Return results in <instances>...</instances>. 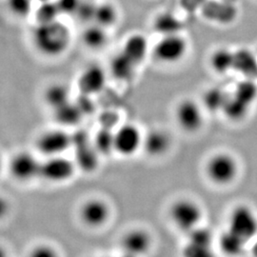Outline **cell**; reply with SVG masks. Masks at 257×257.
Wrapping results in <instances>:
<instances>
[{
    "label": "cell",
    "mask_w": 257,
    "mask_h": 257,
    "mask_svg": "<svg viewBox=\"0 0 257 257\" xmlns=\"http://www.w3.org/2000/svg\"><path fill=\"white\" fill-rule=\"evenodd\" d=\"M96 5L97 3L92 0H81L74 17L82 24H92L94 20Z\"/></svg>",
    "instance_id": "obj_33"
},
{
    "label": "cell",
    "mask_w": 257,
    "mask_h": 257,
    "mask_svg": "<svg viewBox=\"0 0 257 257\" xmlns=\"http://www.w3.org/2000/svg\"><path fill=\"white\" fill-rule=\"evenodd\" d=\"M92 145L100 156L114 153V134L110 130L102 128L97 132L92 140Z\"/></svg>",
    "instance_id": "obj_29"
},
{
    "label": "cell",
    "mask_w": 257,
    "mask_h": 257,
    "mask_svg": "<svg viewBox=\"0 0 257 257\" xmlns=\"http://www.w3.org/2000/svg\"><path fill=\"white\" fill-rule=\"evenodd\" d=\"M107 83V72L98 63L84 67L77 77L76 86L80 94L93 96L101 92Z\"/></svg>",
    "instance_id": "obj_11"
},
{
    "label": "cell",
    "mask_w": 257,
    "mask_h": 257,
    "mask_svg": "<svg viewBox=\"0 0 257 257\" xmlns=\"http://www.w3.org/2000/svg\"><path fill=\"white\" fill-rule=\"evenodd\" d=\"M100 156L93 145H82L77 149L76 159L74 160L77 169L86 172H92L98 165V156Z\"/></svg>",
    "instance_id": "obj_26"
},
{
    "label": "cell",
    "mask_w": 257,
    "mask_h": 257,
    "mask_svg": "<svg viewBox=\"0 0 257 257\" xmlns=\"http://www.w3.org/2000/svg\"><path fill=\"white\" fill-rule=\"evenodd\" d=\"M0 257H10L9 251L8 249L0 245Z\"/></svg>",
    "instance_id": "obj_37"
},
{
    "label": "cell",
    "mask_w": 257,
    "mask_h": 257,
    "mask_svg": "<svg viewBox=\"0 0 257 257\" xmlns=\"http://www.w3.org/2000/svg\"><path fill=\"white\" fill-rule=\"evenodd\" d=\"M98 257H108V256H98Z\"/></svg>",
    "instance_id": "obj_41"
},
{
    "label": "cell",
    "mask_w": 257,
    "mask_h": 257,
    "mask_svg": "<svg viewBox=\"0 0 257 257\" xmlns=\"http://www.w3.org/2000/svg\"><path fill=\"white\" fill-rule=\"evenodd\" d=\"M232 70L251 78L257 74V56L248 49L241 48L234 51Z\"/></svg>",
    "instance_id": "obj_20"
},
{
    "label": "cell",
    "mask_w": 257,
    "mask_h": 257,
    "mask_svg": "<svg viewBox=\"0 0 257 257\" xmlns=\"http://www.w3.org/2000/svg\"><path fill=\"white\" fill-rule=\"evenodd\" d=\"M172 140L168 133L160 128H154L143 137L142 149L151 157L164 156L170 150Z\"/></svg>",
    "instance_id": "obj_14"
},
{
    "label": "cell",
    "mask_w": 257,
    "mask_h": 257,
    "mask_svg": "<svg viewBox=\"0 0 257 257\" xmlns=\"http://www.w3.org/2000/svg\"><path fill=\"white\" fill-rule=\"evenodd\" d=\"M154 30L162 37L180 34L182 30V22L174 14L163 12L157 15L153 23Z\"/></svg>",
    "instance_id": "obj_22"
},
{
    "label": "cell",
    "mask_w": 257,
    "mask_h": 257,
    "mask_svg": "<svg viewBox=\"0 0 257 257\" xmlns=\"http://www.w3.org/2000/svg\"><path fill=\"white\" fill-rule=\"evenodd\" d=\"M72 32L64 22L57 19L53 22L37 24L31 40L39 55L47 58H57L64 55L72 44Z\"/></svg>",
    "instance_id": "obj_1"
},
{
    "label": "cell",
    "mask_w": 257,
    "mask_h": 257,
    "mask_svg": "<svg viewBox=\"0 0 257 257\" xmlns=\"http://www.w3.org/2000/svg\"><path fill=\"white\" fill-rule=\"evenodd\" d=\"M72 146L73 136L62 127L46 130L40 133L36 139L37 151L45 157L64 156Z\"/></svg>",
    "instance_id": "obj_5"
},
{
    "label": "cell",
    "mask_w": 257,
    "mask_h": 257,
    "mask_svg": "<svg viewBox=\"0 0 257 257\" xmlns=\"http://www.w3.org/2000/svg\"><path fill=\"white\" fill-rule=\"evenodd\" d=\"M227 229L245 241H250L257 235L256 213L247 205H237L230 212Z\"/></svg>",
    "instance_id": "obj_8"
},
{
    "label": "cell",
    "mask_w": 257,
    "mask_h": 257,
    "mask_svg": "<svg viewBox=\"0 0 257 257\" xmlns=\"http://www.w3.org/2000/svg\"><path fill=\"white\" fill-rule=\"evenodd\" d=\"M2 168H3V159H2V156L0 155V174L2 172Z\"/></svg>",
    "instance_id": "obj_38"
},
{
    "label": "cell",
    "mask_w": 257,
    "mask_h": 257,
    "mask_svg": "<svg viewBox=\"0 0 257 257\" xmlns=\"http://www.w3.org/2000/svg\"><path fill=\"white\" fill-rule=\"evenodd\" d=\"M11 211V203L7 197L0 194V222L9 216Z\"/></svg>",
    "instance_id": "obj_36"
},
{
    "label": "cell",
    "mask_w": 257,
    "mask_h": 257,
    "mask_svg": "<svg viewBox=\"0 0 257 257\" xmlns=\"http://www.w3.org/2000/svg\"><path fill=\"white\" fill-rule=\"evenodd\" d=\"M169 215L178 230L188 233L199 226L202 220V208L193 200L182 198L171 205Z\"/></svg>",
    "instance_id": "obj_2"
},
{
    "label": "cell",
    "mask_w": 257,
    "mask_h": 257,
    "mask_svg": "<svg viewBox=\"0 0 257 257\" xmlns=\"http://www.w3.org/2000/svg\"><path fill=\"white\" fill-rule=\"evenodd\" d=\"M123 257H134V256H131V255H128V254H123Z\"/></svg>",
    "instance_id": "obj_40"
},
{
    "label": "cell",
    "mask_w": 257,
    "mask_h": 257,
    "mask_svg": "<svg viewBox=\"0 0 257 257\" xmlns=\"http://www.w3.org/2000/svg\"><path fill=\"white\" fill-rule=\"evenodd\" d=\"M234 52L229 48H218L214 50L210 57L211 69L216 74H225L233 68Z\"/></svg>",
    "instance_id": "obj_24"
},
{
    "label": "cell",
    "mask_w": 257,
    "mask_h": 257,
    "mask_svg": "<svg viewBox=\"0 0 257 257\" xmlns=\"http://www.w3.org/2000/svg\"><path fill=\"white\" fill-rule=\"evenodd\" d=\"M54 118L60 127H72L77 125L82 119V109L77 102L69 101L53 110Z\"/></svg>",
    "instance_id": "obj_19"
},
{
    "label": "cell",
    "mask_w": 257,
    "mask_h": 257,
    "mask_svg": "<svg viewBox=\"0 0 257 257\" xmlns=\"http://www.w3.org/2000/svg\"><path fill=\"white\" fill-rule=\"evenodd\" d=\"M124 254L141 257L147 254L153 245V238L147 230L135 228L126 231L120 241Z\"/></svg>",
    "instance_id": "obj_13"
},
{
    "label": "cell",
    "mask_w": 257,
    "mask_h": 257,
    "mask_svg": "<svg viewBox=\"0 0 257 257\" xmlns=\"http://www.w3.org/2000/svg\"><path fill=\"white\" fill-rule=\"evenodd\" d=\"M229 95L230 94L220 87H211L204 93L203 105L212 113L222 111Z\"/></svg>",
    "instance_id": "obj_25"
},
{
    "label": "cell",
    "mask_w": 257,
    "mask_h": 257,
    "mask_svg": "<svg viewBox=\"0 0 257 257\" xmlns=\"http://www.w3.org/2000/svg\"><path fill=\"white\" fill-rule=\"evenodd\" d=\"M247 243V241L228 229L221 233L218 241L221 251L229 257L239 256L243 252Z\"/></svg>",
    "instance_id": "obj_23"
},
{
    "label": "cell",
    "mask_w": 257,
    "mask_h": 257,
    "mask_svg": "<svg viewBox=\"0 0 257 257\" xmlns=\"http://www.w3.org/2000/svg\"><path fill=\"white\" fill-rule=\"evenodd\" d=\"M175 119L184 132L193 134L202 128L203 110L200 105L193 99H184L176 107Z\"/></svg>",
    "instance_id": "obj_12"
},
{
    "label": "cell",
    "mask_w": 257,
    "mask_h": 257,
    "mask_svg": "<svg viewBox=\"0 0 257 257\" xmlns=\"http://www.w3.org/2000/svg\"><path fill=\"white\" fill-rule=\"evenodd\" d=\"M114 153L124 157L136 155L142 148L143 135L137 125L125 123L114 132Z\"/></svg>",
    "instance_id": "obj_10"
},
{
    "label": "cell",
    "mask_w": 257,
    "mask_h": 257,
    "mask_svg": "<svg viewBox=\"0 0 257 257\" xmlns=\"http://www.w3.org/2000/svg\"><path fill=\"white\" fill-rule=\"evenodd\" d=\"M239 165L236 159L227 153L211 156L206 164V175L209 180L218 186H227L237 177Z\"/></svg>",
    "instance_id": "obj_3"
},
{
    "label": "cell",
    "mask_w": 257,
    "mask_h": 257,
    "mask_svg": "<svg viewBox=\"0 0 257 257\" xmlns=\"http://www.w3.org/2000/svg\"><path fill=\"white\" fill-rule=\"evenodd\" d=\"M76 170L74 160L65 156L45 157L41 161L39 178L47 183H66L74 177Z\"/></svg>",
    "instance_id": "obj_4"
},
{
    "label": "cell",
    "mask_w": 257,
    "mask_h": 257,
    "mask_svg": "<svg viewBox=\"0 0 257 257\" xmlns=\"http://www.w3.org/2000/svg\"><path fill=\"white\" fill-rule=\"evenodd\" d=\"M35 2H37V3H42V2H46V1H50V0H34Z\"/></svg>",
    "instance_id": "obj_39"
},
{
    "label": "cell",
    "mask_w": 257,
    "mask_h": 257,
    "mask_svg": "<svg viewBox=\"0 0 257 257\" xmlns=\"http://www.w3.org/2000/svg\"><path fill=\"white\" fill-rule=\"evenodd\" d=\"M138 65L136 64L128 56L120 50L117 54L110 59V74L117 81L126 82L134 78Z\"/></svg>",
    "instance_id": "obj_16"
},
{
    "label": "cell",
    "mask_w": 257,
    "mask_h": 257,
    "mask_svg": "<svg viewBox=\"0 0 257 257\" xmlns=\"http://www.w3.org/2000/svg\"><path fill=\"white\" fill-rule=\"evenodd\" d=\"M189 43L180 34L162 37L156 43L153 54L157 61L164 64H175L182 60L188 52Z\"/></svg>",
    "instance_id": "obj_9"
},
{
    "label": "cell",
    "mask_w": 257,
    "mask_h": 257,
    "mask_svg": "<svg viewBox=\"0 0 257 257\" xmlns=\"http://www.w3.org/2000/svg\"><path fill=\"white\" fill-rule=\"evenodd\" d=\"M230 94L250 107L256 100L257 84L251 78H247L240 81Z\"/></svg>",
    "instance_id": "obj_28"
},
{
    "label": "cell",
    "mask_w": 257,
    "mask_h": 257,
    "mask_svg": "<svg viewBox=\"0 0 257 257\" xmlns=\"http://www.w3.org/2000/svg\"><path fill=\"white\" fill-rule=\"evenodd\" d=\"M84 46L91 51H101L109 43L108 30L95 23L86 25L81 34Z\"/></svg>",
    "instance_id": "obj_18"
},
{
    "label": "cell",
    "mask_w": 257,
    "mask_h": 257,
    "mask_svg": "<svg viewBox=\"0 0 257 257\" xmlns=\"http://www.w3.org/2000/svg\"><path fill=\"white\" fill-rule=\"evenodd\" d=\"M34 0H6L10 13L19 19H25L34 14Z\"/></svg>",
    "instance_id": "obj_32"
},
{
    "label": "cell",
    "mask_w": 257,
    "mask_h": 257,
    "mask_svg": "<svg viewBox=\"0 0 257 257\" xmlns=\"http://www.w3.org/2000/svg\"><path fill=\"white\" fill-rule=\"evenodd\" d=\"M27 257H60V253L53 245L39 243L29 250Z\"/></svg>",
    "instance_id": "obj_34"
},
{
    "label": "cell",
    "mask_w": 257,
    "mask_h": 257,
    "mask_svg": "<svg viewBox=\"0 0 257 257\" xmlns=\"http://www.w3.org/2000/svg\"><path fill=\"white\" fill-rule=\"evenodd\" d=\"M41 160L29 151H20L11 157L8 170L11 176L20 183H29L39 178Z\"/></svg>",
    "instance_id": "obj_6"
},
{
    "label": "cell",
    "mask_w": 257,
    "mask_h": 257,
    "mask_svg": "<svg viewBox=\"0 0 257 257\" xmlns=\"http://www.w3.org/2000/svg\"><path fill=\"white\" fill-rule=\"evenodd\" d=\"M34 16L37 24H44L59 19L61 13L55 0H50L38 3L37 9L34 11Z\"/></svg>",
    "instance_id": "obj_27"
},
{
    "label": "cell",
    "mask_w": 257,
    "mask_h": 257,
    "mask_svg": "<svg viewBox=\"0 0 257 257\" xmlns=\"http://www.w3.org/2000/svg\"><path fill=\"white\" fill-rule=\"evenodd\" d=\"M121 51L138 66L141 64L146 59L149 51L147 37L139 33L130 35L125 39Z\"/></svg>",
    "instance_id": "obj_15"
},
{
    "label": "cell",
    "mask_w": 257,
    "mask_h": 257,
    "mask_svg": "<svg viewBox=\"0 0 257 257\" xmlns=\"http://www.w3.org/2000/svg\"><path fill=\"white\" fill-rule=\"evenodd\" d=\"M42 99L50 109L55 110L72 100L71 89L65 83H52L44 89Z\"/></svg>",
    "instance_id": "obj_17"
},
{
    "label": "cell",
    "mask_w": 257,
    "mask_h": 257,
    "mask_svg": "<svg viewBox=\"0 0 257 257\" xmlns=\"http://www.w3.org/2000/svg\"><path fill=\"white\" fill-rule=\"evenodd\" d=\"M119 19V11L116 5L110 1L97 3L93 23L109 30L113 27Z\"/></svg>",
    "instance_id": "obj_21"
},
{
    "label": "cell",
    "mask_w": 257,
    "mask_h": 257,
    "mask_svg": "<svg viewBox=\"0 0 257 257\" xmlns=\"http://www.w3.org/2000/svg\"><path fill=\"white\" fill-rule=\"evenodd\" d=\"M182 257H216L212 245L200 244L187 240L182 249Z\"/></svg>",
    "instance_id": "obj_31"
},
{
    "label": "cell",
    "mask_w": 257,
    "mask_h": 257,
    "mask_svg": "<svg viewBox=\"0 0 257 257\" xmlns=\"http://www.w3.org/2000/svg\"><path fill=\"white\" fill-rule=\"evenodd\" d=\"M61 15L74 16L79 7L81 0H55Z\"/></svg>",
    "instance_id": "obj_35"
},
{
    "label": "cell",
    "mask_w": 257,
    "mask_h": 257,
    "mask_svg": "<svg viewBox=\"0 0 257 257\" xmlns=\"http://www.w3.org/2000/svg\"><path fill=\"white\" fill-rule=\"evenodd\" d=\"M110 204L100 197H91L80 205L78 217L83 225L89 229L97 230L104 227L110 218Z\"/></svg>",
    "instance_id": "obj_7"
},
{
    "label": "cell",
    "mask_w": 257,
    "mask_h": 257,
    "mask_svg": "<svg viewBox=\"0 0 257 257\" xmlns=\"http://www.w3.org/2000/svg\"><path fill=\"white\" fill-rule=\"evenodd\" d=\"M248 110H249L248 105L240 101L233 95L230 94L222 112H224V114L229 119L232 120V121H239V120L243 119L247 115Z\"/></svg>",
    "instance_id": "obj_30"
}]
</instances>
